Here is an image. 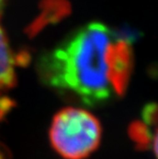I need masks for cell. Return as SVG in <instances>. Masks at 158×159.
I'll return each mask as SVG.
<instances>
[{"label": "cell", "mask_w": 158, "mask_h": 159, "mask_svg": "<svg viewBox=\"0 0 158 159\" xmlns=\"http://www.w3.org/2000/svg\"><path fill=\"white\" fill-rule=\"evenodd\" d=\"M39 8L37 18L27 27L26 33L30 37L37 35L45 27L61 22L71 11L68 0H41Z\"/></svg>", "instance_id": "277c9868"}, {"label": "cell", "mask_w": 158, "mask_h": 159, "mask_svg": "<svg viewBox=\"0 0 158 159\" xmlns=\"http://www.w3.org/2000/svg\"><path fill=\"white\" fill-rule=\"evenodd\" d=\"M15 106L16 103L11 99L0 94V121L11 112V109Z\"/></svg>", "instance_id": "9c48e42d"}, {"label": "cell", "mask_w": 158, "mask_h": 159, "mask_svg": "<svg viewBox=\"0 0 158 159\" xmlns=\"http://www.w3.org/2000/svg\"><path fill=\"white\" fill-rule=\"evenodd\" d=\"M21 64V55H15L5 32L0 27V89H8L16 85V65Z\"/></svg>", "instance_id": "5b68a950"}, {"label": "cell", "mask_w": 158, "mask_h": 159, "mask_svg": "<svg viewBox=\"0 0 158 159\" xmlns=\"http://www.w3.org/2000/svg\"><path fill=\"white\" fill-rule=\"evenodd\" d=\"M5 1H6V0H0V12H1V9L3 7V5H4Z\"/></svg>", "instance_id": "8fae6325"}, {"label": "cell", "mask_w": 158, "mask_h": 159, "mask_svg": "<svg viewBox=\"0 0 158 159\" xmlns=\"http://www.w3.org/2000/svg\"><path fill=\"white\" fill-rule=\"evenodd\" d=\"M102 139L99 119L88 111L68 107L53 116L49 128L52 148L65 159H84L95 152Z\"/></svg>", "instance_id": "7a4b0ae2"}, {"label": "cell", "mask_w": 158, "mask_h": 159, "mask_svg": "<svg viewBox=\"0 0 158 159\" xmlns=\"http://www.w3.org/2000/svg\"><path fill=\"white\" fill-rule=\"evenodd\" d=\"M111 30L99 22L82 26L44 52L36 65L43 84L67 100L99 107L114 91L108 74Z\"/></svg>", "instance_id": "6da1fadb"}, {"label": "cell", "mask_w": 158, "mask_h": 159, "mask_svg": "<svg viewBox=\"0 0 158 159\" xmlns=\"http://www.w3.org/2000/svg\"><path fill=\"white\" fill-rule=\"evenodd\" d=\"M111 36H112L114 40H121V41H125L132 44V43H133L136 40L140 38L141 33L132 28V27L124 25L115 30H112L111 31Z\"/></svg>", "instance_id": "52a82bcc"}, {"label": "cell", "mask_w": 158, "mask_h": 159, "mask_svg": "<svg viewBox=\"0 0 158 159\" xmlns=\"http://www.w3.org/2000/svg\"><path fill=\"white\" fill-rule=\"evenodd\" d=\"M0 159H7V153L2 145H0Z\"/></svg>", "instance_id": "30bf717a"}, {"label": "cell", "mask_w": 158, "mask_h": 159, "mask_svg": "<svg viewBox=\"0 0 158 159\" xmlns=\"http://www.w3.org/2000/svg\"><path fill=\"white\" fill-rule=\"evenodd\" d=\"M129 136L139 150H151L154 156L157 155L156 126H151L143 120L133 121L129 126Z\"/></svg>", "instance_id": "8992f818"}, {"label": "cell", "mask_w": 158, "mask_h": 159, "mask_svg": "<svg viewBox=\"0 0 158 159\" xmlns=\"http://www.w3.org/2000/svg\"><path fill=\"white\" fill-rule=\"evenodd\" d=\"M142 120L145 123L156 126L157 123V106L155 103H150L144 106L142 110Z\"/></svg>", "instance_id": "ba28073f"}, {"label": "cell", "mask_w": 158, "mask_h": 159, "mask_svg": "<svg viewBox=\"0 0 158 159\" xmlns=\"http://www.w3.org/2000/svg\"><path fill=\"white\" fill-rule=\"evenodd\" d=\"M133 71V52L130 43L112 40L108 52V74L114 93L123 97Z\"/></svg>", "instance_id": "3957f363"}]
</instances>
